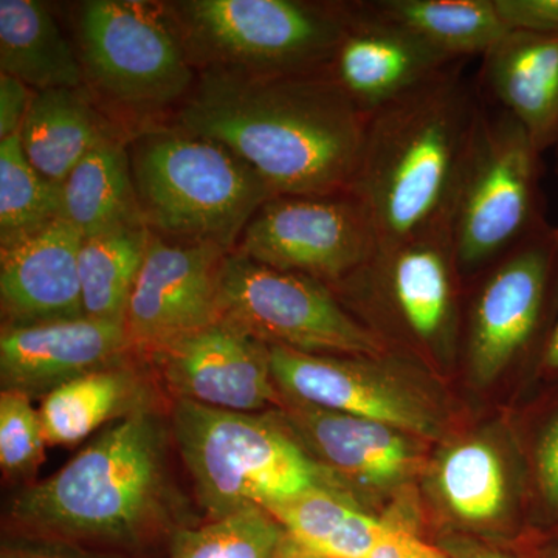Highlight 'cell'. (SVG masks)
Instances as JSON below:
<instances>
[{
  "label": "cell",
  "instance_id": "obj_1",
  "mask_svg": "<svg viewBox=\"0 0 558 558\" xmlns=\"http://www.w3.org/2000/svg\"><path fill=\"white\" fill-rule=\"evenodd\" d=\"M179 120L182 130L233 150L275 196L352 191L368 126L326 70L255 75L207 68Z\"/></svg>",
  "mask_w": 558,
  "mask_h": 558
},
{
  "label": "cell",
  "instance_id": "obj_2",
  "mask_svg": "<svg viewBox=\"0 0 558 558\" xmlns=\"http://www.w3.org/2000/svg\"><path fill=\"white\" fill-rule=\"evenodd\" d=\"M465 61L368 117L352 193L376 229L379 248L450 223L481 109Z\"/></svg>",
  "mask_w": 558,
  "mask_h": 558
},
{
  "label": "cell",
  "instance_id": "obj_3",
  "mask_svg": "<svg viewBox=\"0 0 558 558\" xmlns=\"http://www.w3.org/2000/svg\"><path fill=\"white\" fill-rule=\"evenodd\" d=\"M167 436L146 407L121 416L49 480L11 501L9 520L32 537L131 545L170 520Z\"/></svg>",
  "mask_w": 558,
  "mask_h": 558
},
{
  "label": "cell",
  "instance_id": "obj_4",
  "mask_svg": "<svg viewBox=\"0 0 558 558\" xmlns=\"http://www.w3.org/2000/svg\"><path fill=\"white\" fill-rule=\"evenodd\" d=\"M130 156L142 218L161 238L231 253L253 216L275 196L233 150L182 128L138 135Z\"/></svg>",
  "mask_w": 558,
  "mask_h": 558
},
{
  "label": "cell",
  "instance_id": "obj_5",
  "mask_svg": "<svg viewBox=\"0 0 558 558\" xmlns=\"http://www.w3.org/2000/svg\"><path fill=\"white\" fill-rule=\"evenodd\" d=\"M172 435L213 519L332 487L288 425L275 418L175 399Z\"/></svg>",
  "mask_w": 558,
  "mask_h": 558
},
{
  "label": "cell",
  "instance_id": "obj_6",
  "mask_svg": "<svg viewBox=\"0 0 558 558\" xmlns=\"http://www.w3.org/2000/svg\"><path fill=\"white\" fill-rule=\"evenodd\" d=\"M543 154L508 110L481 97L478 123L450 229L462 279L480 277L549 227Z\"/></svg>",
  "mask_w": 558,
  "mask_h": 558
},
{
  "label": "cell",
  "instance_id": "obj_7",
  "mask_svg": "<svg viewBox=\"0 0 558 558\" xmlns=\"http://www.w3.org/2000/svg\"><path fill=\"white\" fill-rule=\"evenodd\" d=\"M191 61L255 75L325 72L347 24L348 3L189 0L170 5Z\"/></svg>",
  "mask_w": 558,
  "mask_h": 558
},
{
  "label": "cell",
  "instance_id": "obj_8",
  "mask_svg": "<svg viewBox=\"0 0 558 558\" xmlns=\"http://www.w3.org/2000/svg\"><path fill=\"white\" fill-rule=\"evenodd\" d=\"M222 318L269 347L380 360L388 343L352 317L317 279L229 253L220 278Z\"/></svg>",
  "mask_w": 558,
  "mask_h": 558
},
{
  "label": "cell",
  "instance_id": "obj_9",
  "mask_svg": "<svg viewBox=\"0 0 558 558\" xmlns=\"http://www.w3.org/2000/svg\"><path fill=\"white\" fill-rule=\"evenodd\" d=\"M78 36L84 75L109 100L154 110L179 101L193 87V61L178 28L149 3L84 2Z\"/></svg>",
  "mask_w": 558,
  "mask_h": 558
},
{
  "label": "cell",
  "instance_id": "obj_10",
  "mask_svg": "<svg viewBox=\"0 0 558 558\" xmlns=\"http://www.w3.org/2000/svg\"><path fill=\"white\" fill-rule=\"evenodd\" d=\"M465 328L470 371L488 384L529 349L545 357L558 315V242L549 226L481 274Z\"/></svg>",
  "mask_w": 558,
  "mask_h": 558
},
{
  "label": "cell",
  "instance_id": "obj_11",
  "mask_svg": "<svg viewBox=\"0 0 558 558\" xmlns=\"http://www.w3.org/2000/svg\"><path fill=\"white\" fill-rule=\"evenodd\" d=\"M241 253L260 266L337 288L379 250L365 204L352 191L326 196L279 194L250 220Z\"/></svg>",
  "mask_w": 558,
  "mask_h": 558
},
{
  "label": "cell",
  "instance_id": "obj_12",
  "mask_svg": "<svg viewBox=\"0 0 558 558\" xmlns=\"http://www.w3.org/2000/svg\"><path fill=\"white\" fill-rule=\"evenodd\" d=\"M230 252L213 244L150 236L124 328L132 351L157 355L222 319L220 278Z\"/></svg>",
  "mask_w": 558,
  "mask_h": 558
},
{
  "label": "cell",
  "instance_id": "obj_13",
  "mask_svg": "<svg viewBox=\"0 0 558 558\" xmlns=\"http://www.w3.org/2000/svg\"><path fill=\"white\" fill-rule=\"evenodd\" d=\"M376 362L270 347L271 376L286 399L436 438L440 424L428 400Z\"/></svg>",
  "mask_w": 558,
  "mask_h": 558
},
{
  "label": "cell",
  "instance_id": "obj_14",
  "mask_svg": "<svg viewBox=\"0 0 558 558\" xmlns=\"http://www.w3.org/2000/svg\"><path fill=\"white\" fill-rule=\"evenodd\" d=\"M156 359L175 399L238 413L284 407L271 376L269 344L229 319L191 333Z\"/></svg>",
  "mask_w": 558,
  "mask_h": 558
},
{
  "label": "cell",
  "instance_id": "obj_15",
  "mask_svg": "<svg viewBox=\"0 0 558 558\" xmlns=\"http://www.w3.org/2000/svg\"><path fill=\"white\" fill-rule=\"evenodd\" d=\"M352 277L373 284L400 332L418 347L438 348L449 339L462 279L450 223L377 250Z\"/></svg>",
  "mask_w": 558,
  "mask_h": 558
},
{
  "label": "cell",
  "instance_id": "obj_16",
  "mask_svg": "<svg viewBox=\"0 0 558 558\" xmlns=\"http://www.w3.org/2000/svg\"><path fill=\"white\" fill-rule=\"evenodd\" d=\"M453 62L381 16L369 2H352L326 72L369 117Z\"/></svg>",
  "mask_w": 558,
  "mask_h": 558
},
{
  "label": "cell",
  "instance_id": "obj_17",
  "mask_svg": "<svg viewBox=\"0 0 558 558\" xmlns=\"http://www.w3.org/2000/svg\"><path fill=\"white\" fill-rule=\"evenodd\" d=\"M132 351L124 323L89 317L2 326L0 384L27 396H47L61 385L112 366Z\"/></svg>",
  "mask_w": 558,
  "mask_h": 558
},
{
  "label": "cell",
  "instance_id": "obj_18",
  "mask_svg": "<svg viewBox=\"0 0 558 558\" xmlns=\"http://www.w3.org/2000/svg\"><path fill=\"white\" fill-rule=\"evenodd\" d=\"M81 244L83 236L60 218L0 247L3 326L84 317Z\"/></svg>",
  "mask_w": 558,
  "mask_h": 558
},
{
  "label": "cell",
  "instance_id": "obj_19",
  "mask_svg": "<svg viewBox=\"0 0 558 558\" xmlns=\"http://www.w3.org/2000/svg\"><path fill=\"white\" fill-rule=\"evenodd\" d=\"M282 417L319 462L362 487L405 483L418 465L413 436L371 418L301 405L286 399Z\"/></svg>",
  "mask_w": 558,
  "mask_h": 558
},
{
  "label": "cell",
  "instance_id": "obj_20",
  "mask_svg": "<svg viewBox=\"0 0 558 558\" xmlns=\"http://www.w3.org/2000/svg\"><path fill=\"white\" fill-rule=\"evenodd\" d=\"M481 89L526 128L539 153L558 135V35L509 31L483 57Z\"/></svg>",
  "mask_w": 558,
  "mask_h": 558
},
{
  "label": "cell",
  "instance_id": "obj_21",
  "mask_svg": "<svg viewBox=\"0 0 558 558\" xmlns=\"http://www.w3.org/2000/svg\"><path fill=\"white\" fill-rule=\"evenodd\" d=\"M112 135L80 89L35 92L20 131L32 167L57 185Z\"/></svg>",
  "mask_w": 558,
  "mask_h": 558
},
{
  "label": "cell",
  "instance_id": "obj_22",
  "mask_svg": "<svg viewBox=\"0 0 558 558\" xmlns=\"http://www.w3.org/2000/svg\"><path fill=\"white\" fill-rule=\"evenodd\" d=\"M0 69L36 92L80 89L84 70L49 9L0 0Z\"/></svg>",
  "mask_w": 558,
  "mask_h": 558
},
{
  "label": "cell",
  "instance_id": "obj_23",
  "mask_svg": "<svg viewBox=\"0 0 558 558\" xmlns=\"http://www.w3.org/2000/svg\"><path fill=\"white\" fill-rule=\"evenodd\" d=\"M61 218L83 240L145 222L132 179L130 150L116 135L92 149L62 183Z\"/></svg>",
  "mask_w": 558,
  "mask_h": 558
},
{
  "label": "cell",
  "instance_id": "obj_24",
  "mask_svg": "<svg viewBox=\"0 0 558 558\" xmlns=\"http://www.w3.org/2000/svg\"><path fill=\"white\" fill-rule=\"evenodd\" d=\"M371 7L453 61L487 53L509 28L494 0H373Z\"/></svg>",
  "mask_w": 558,
  "mask_h": 558
},
{
  "label": "cell",
  "instance_id": "obj_25",
  "mask_svg": "<svg viewBox=\"0 0 558 558\" xmlns=\"http://www.w3.org/2000/svg\"><path fill=\"white\" fill-rule=\"evenodd\" d=\"M140 377L128 366L94 371L44 396L39 409L47 446H73L109 418L140 405Z\"/></svg>",
  "mask_w": 558,
  "mask_h": 558
},
{
  "label": "cell",
  "instance_id": "obj_26",
  "mask_svg": "<svg viewBox=\"0 0 558 558\" xmlns=\"http://www.w3.org/2000/svg\"><path fill=\"white\" fill-rule=\"evenodd\" d=\"M153 231L145 222L83 240L80 281L84 317L124 323Z\"/></svg>",
  "mask_w": 558,
  "mask_h": 558
},
{
  "label": "cell",
  "instance_id": "obj_27",
  "mask_svg": "<svg viewBox=\"0 0 558 558\" xmlns=\"http://www.w3.org/2000/svg\"><path fill=\"white\" fill-rule=\"evenodd\" d=\"M436 486L447 509L464 523H492L509 501L505 465L483 440H465L447 450L436 465Z\"/></svg>",
  "mask_w": 558,
  "mask_h": 558
},
{
  "label": "cell",
  "instance_id": "obj_28",
  "mask_svg": "<svg viewBox=\"0 0 558 558\" xmlns=\"http://www.w3.org/2000/svg\"><path fill=\"white\" fill-rule=\"evenodd\" d=\"M62 185L32 167L20 134L0 140V247L61 218Z\"/></svg>",
  "mask_w": 558,
  "mask_h": 558
},
{
  "label": "cell",
  "instance_id": "obj_29",
  "mask_svg": "<svg viewBox=\"0 0 558 558\" xmlns=\"http://www.w3.org/2000/svg\"><path fill=\"white\" fill-rule=\"evenodd\" d=\"M286 531L259 506L178 535L170 558H274Z\"/></svg>",
  "mask_w": 558,
  "mask_h": 558
},
{
  "label": "cell",
  "instance_id": "obj_30",
  "mask_svg": "<svg viewBox=\"0 0 558 558\" xmlns=\"http://www.w3.org/2000/svg\"><path fill=\"white\" fill-rule=\"evenodd\" d=\"M357 509L333 487L311 488L266 508L296 545L317 557Z\"/></svg>",
  "mask_w": 558,
  "mask_h": 558
},
{
  "label": "cell",
  "instance_id": "obj_31",
  "mask_svg": "<svg viewBox=\"0 0 558 558\" xmlns=\"http://www.w3.org/2000/svg\"><path fill=\"white\" fill-rule=\"evenodd\" d=\"M39 411L31 396L2 389L0 392V465L9 478L31 476L44 461L46 450Z\"/></svg>",
  "mask_w": 558,
  "mask_h": 558
},
{
  "label": "cell",
  "instance_id": "obj_32",
  "mask_svg": "<svg viewBox=\"0 0 558 558\" xmlns=\"http://www.w3.org/2000/svg\"><path fill=\"white\" fill-rule=\"evenodd\" d=\"M539 417L532 446V472L543 509L558 521V398Z\"/></svg>",
  "mask_w": 558,
  "mask_h": 558
},
{
  "label": "cell",
  "instance_id": "obj_33",
  "mask_svg": "<svg viewBox=\"0 0 558 558\" xmlns=\"http://www.w3.org/2000/svg\"><path fill=\"white\" fill-rule=\"evenodd\" d=\"M509 31L558 35V0H494Z\"/></svg>",
  "mask_w": 558,
  "mask_h": 558
},
{
  "label": "cell",
  "instance_id": "obj_34",
  "mask_svg": "<svg viewBox=\"0 0 558 558\" xmlns=\"http://www.w3.org/2000/svg\"><path fill=\"white\" fill-rule=\"evenodd\" d=\"M368 558H450L446 549L424 542L413 529L388 520L380 542Z\"/></svg>",
  "mask_w": 558,
  "mask_h": 558
},
{
  "label": "cell",
  "instance_id": "obj_35",
  "mask_svg": "<svg viewBox=\"0 0 558 558\" xmlns=\"http://www.w3.org/2000/svg\"><path fill=\"white\" fill-rule=\"evenodd\" d=\"M33 95L27 84L0 73V140L20 134Z\"/></svg>",
  "mask_w": 558,
  "mask_h": 558
},
{
  "label": "cell",
  "instance_id": "obj_36",
  "mask_svg": "<svg viewBox=\"0 0 558 558\" xmlns=\"http://www.w3.org/2000/svg\"><path fill=\"white\" fill-rule=\"evenodd\" d=\"M444 549H446L450 558H527L517 556V554L502 553V550L488 548V546L465 538L450 539Z\"/></svg>",
  "mask_w": 558,
  "mask_h": 558
},
{
  "label": "cell",
  "instance_id": "obj_37",
  "mask_svg": "<svg viewBox=\"0 0 558 558\" xmlns=\"http://www.w3.org/2000/svg\"><path fill=\"white\" fill-rule=\"evenodd\" d=\"M556 238L558 242V227H556ZM539 368H543L549 376L558 377V315L553 336H550L548 348H546L545 357H543Z\"/></svg>",
  "mask_w": 558,
  "mask_h": 558
},
{
  "label": "cell",
  "instance_id": "obj_38",
  "mask_svg": "<svg viewBox=\"0 0 558 558\" xmlns=\"http://www.w3.org/2000/svg\"><path fill=\"white\" fill-rule=\"evenodd\" d=\"M274 558H319L311 554L310 550L301 548L300 545H296L292 538L286 534V537L282 538L281 545L278 546L277 553H275Z\"/></svg>",
  "mask_w": 558,
  "mask_h": 558
},
{
  "label": "cell",
  "instance_id": "obj_39",
  "mask_svg": "<svg viewBox=\"0 0 558 558\" xmlns=\"http://www.w3.org/2000/svg\"><path fill=\"white\" fill-rule=\"evenodd\" d=\"M554 156H556V172L558 174V135L556 146H554Z\"/></svg>",
  "mask_w": 558,
  "mask_h": 558
},
{
  "label": "cell",
  "instance_id": "obj_40",
  "mask_svg": "<svg viewBox=\"0 0 558 558\" xmlns=\"http://www.w3.org/2000/svg\"><path fill=\"white\" fill-rule=\"evenodd\" d=\"M553 558H558V535L556 539V546H554Z\"/></svg>",
  "mask_w": 558,
  "mask_h": 558
},
{
  "label": "cell",
  "instance_id": "obj_41",
  "mask_svg": "<svg viewBox=\"0 0 558 558\" xmlns=\"http://www.w3.org/2000/svg\"><path fill=\"white\" fill-rule=\"evenodd\" d=\"M3 558H46V557H3Z\"/></svg>",
  "mask_w": 558,
  "mask_h": 558
}]
</instances>
